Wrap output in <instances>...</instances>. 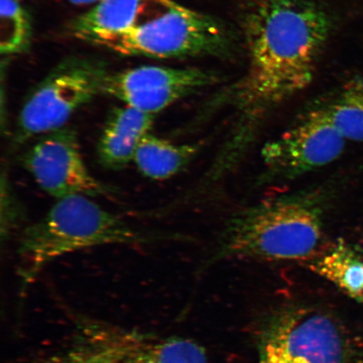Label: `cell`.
Instances as JSON below:
<instances>
[{"mask_svg": "<svg viewBox=\"0 0 363 363\" xmlns=\"http://www.w3.org/2000/svg\"><path fill=\"white\" fill-rule=\"evenodd\" d=\"M330 30L328 15L305 0H262L249 11L247 69L230 99L238 121L219 154L226 165L237 164L270 112L310 85Z\"/></svg>", "mask_w": 363, "mask_h": 363, "instance_id": "1", "label": "cell"}, {"mask_svg": "<svg viewBox=\"0 0 363 363\" xmlns=\"http://www.w3.org/2000/svg\"><path fill=\"white\" fill-rule=\"evenodd\" d=\"M325 194L301 190L237 213L222 230L217 256L267 260L308 259L324 233Z\"/></svg>", "mask_w": 363, "mask_h": 363, "instance_id": "2", "label": "cell"}, {"mask_svg": "<svg viewBox=\"0 0 363 363\" xmlns=\"http://www.w3.org/2000/svg\"><path fill=\"white\" fill-rule=\"evenodd\" d=\"M163 238L162 233L136 228L92 198L58 199L47 215L23 230L17 250L21 291L26 294L49 263L68 254L106 245L151 244Z\"/></svg>", "mask_w": 363, "mask_h": 363, "instance_id": "3", "label": "cell"}, {"mask_svg": "<svg viewBox=\"0 0 363 363\" xmlns=\"http://www.w3.org/2000/svg\"><path fill=\"white\" fill-rule=\"evenodd\" d=\"M227 43L219 22L175 1L143 24L123 33L99 36L89 44L122 57L171 59L220 54Z\"/></svg>", "mask_w": 363, "mask_h": 363, "instance_id": "4", "label": "cell"}, {"mask_svg": "<svg viewBox=\"0 0 363 363\" xmlns=\"http://www.w3.org/2000/svg\"><path fill=\"white\" fill-rule=\"evenodd\" d=\"M258 363H363V352L337 318L315 308H294L266 325Z\"/></svg>", "mask_w": 363, "mask_h": 363, "instance_id": "5", "label": "cell"}, {"mask_svg": "<svg viewBox=\"0 0 363 363\" xmlns=\"http://www.w3.org/2000/svg\"><path fill=\"white\" fill-rule=\"evenodd\" d=\"M108 74L106 63L94 58L72 57L59 63L23 104L12 148L67 125L77 111L102 94Z\"/></svg>", "mask_w": 363, "mask_h": 363, "instance_id": "6", "label": "cell"}, {"mask_svg": "<svg viewBox=\"0 0 363 363\" xmlns=\"http://www.w3.org/2000/svg\"><path fill=\"white\" fill-rule=\"evenodd\" d=\"M68 315L72 330L67 342L17 363H175L180 337H162L75 313Z\"/></svg>", "mask_w": 363, "mask_h": 363, "instance_id": "7", "label": "cell"}, {"mask_svg": "<svg viewBox=\"0 0 363 363\" xmlns=\"http://www.w3.org/2000/svg\"><path fill=\"white\" fill-rule=\"evenodd\" d=\"M346 140L325 104L313 108L262 148V183L293 180L330 164L342 155Z\"/></svg>", "mask_w": 363, "mask_h": 363, "instance_id": "8", "label": "cell"}, {"mask_svg": "<svg viewBox=\"0 0 363 363\" xmlns=\"http://www.w3.org/2000/svg\"><path fill=\"white\" fill-rule=\"evenodd\" d=\"M35 183L57 201L71 196L108 197L112 186L95 178L81 153L78 133L67 125L39 138L21 157Z\"/></svg>", "mask_w": 363, "mask_h": 363, "instance_id": "9", "label": "cell"}, {"mask_svg": "<svg viewBox=\"0 0 363 363\" xmlns=\"http://www.w3.org/2000/svg\"><path fill=\"white\" fill-rule=\"evenodd\" d=\"M215 80L214 76L198 68L140 66L110 72L104 80L102 94L156 116Z\"/></svg>", "mask_w": 363, "mask_h": 363, "instance_id": "10", "label": "cell"}, {"mask_svg": "<svg viewBox=\"0 0 363 363\" xmlns=\"http://www.w3.org/2000/svg\"><path fill=\"white\" fill-rule=\"evenodd\" d=\"M174 0H101L71 23V34L89 43L99 36L123 33L152 19Z\"/></svg>", "mask_w": 363, "mask_h": 363, "instance_id": "11", "label": "cell"}, {"mask_svg": "<svg viewBox=\"0 0 363 363\" xmlns=\"http://www.w3.org/2000/svg\"><path fill=\"white\" fill-rule=\"evenodd\" d=\"M155 116L122 104L113 107L104 122L97 144V158L104 169L120 171L134 161L136 149L151 133Z\"/></svg>", "mask_w": 363, "mask_h": 363, "instance_id": "12", "label": "cell"}, {"mask_svg": "<svg viewBox=\"0 0 363 363\" xmlns=\"http://www.w3.org/2000/svg\"><path fill=\"white\" fill-rule=\"evenodd\" d=\"M199 149L198 143L177 144L150 133L140 140L133 162L146 178L167 180L187 167Z\"/></svg>", "mask_w": 363, "mask_h": 363, "instance_id": "13", "label": "cell"}, {"mask_svg": "<svg viewBox=\"0 0 363 363\" xmlns=\"http://www.w3.org/2000/svg\"><path fill=\"white\" fill-rule=\"evenodd\" d=\"M311 269L360 302L363 295V257L343 240L313 262Z\"/></svg>", "mask_w": 363, "mask_h": 363, "instance_id": "14", "label": "cell"}, {"mask_svg": "<svg viewBox=\"0 0 363 363\" xmlns=\"http://www.w3.org/2000/svg\"><path fill=\"white\" fill-rule=\"evenodd\" d=\"M325 106L346 140L363 143V77L347 82L337 98Z\"/></svg>", "mask_w": 363, "mask_h": 363, "instance_id": "15", "label": "cell"}, {"mask_svg": "<svg viewBox=\"0 0 363 363\" xmlns=\"http://www.w3.org/2000/svg\"><path fill=\"white\" fill-rule=\"evenodd\" d=\"M31 38V21L21 0H0V52L2 55H16L26 52Z\"/></svg>", "mask_w": 363, "mask_h": 363, "instance_id": "16", "label": "cell"}, {"mask_svg": "<svg viewBox=\"0 0 363 363\" xmlns=\"http://www.w3.org/2000/svg\"><path fill=\"white\" fill-rule=\"evenodd\" d=\"M1 195V235L2 238L7 239L16 230L17 226L21 224L24 214L21 203L13 195L7 177L4 174L2 176Z\"/></svg>", "mask_w": 363, "mask_h": 363, "instance_id": "17", "label": "cell"}, {"mask_svg": "<svg viewBox=\"0 0 363 363\" xmlns=\"http://www.w3.org/2000/svg\"><path fill=\"white\" fill-rule=\"evenodd\" d=\"M67 1L76 6H88V4H96L101 0H67Z\"/></svg>", "mask_w": 363, "mask_h": 363, "instance_id": "18", "label": "cell"}, {"mask_svg": "<svg viewBox=\"0 0 363 363\" xmlns=\"http://www.w3.org/2000/svg\"><path fill=\"white\" fill-rule=\"evenodd\" d=\"M360 302L363 303V295H362V298H361Z\"/></svg>", "mask_w": 363, "mask_h": 363, "instance_id": "19", "label": "cell"}]
</instances>
